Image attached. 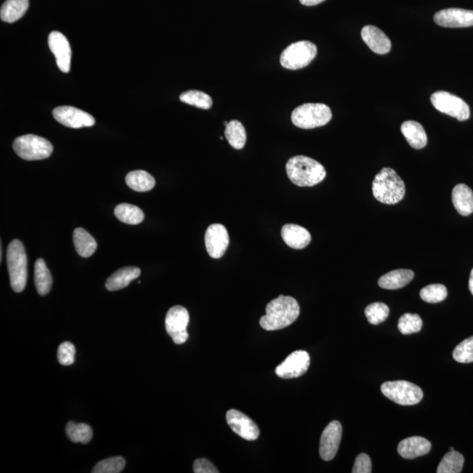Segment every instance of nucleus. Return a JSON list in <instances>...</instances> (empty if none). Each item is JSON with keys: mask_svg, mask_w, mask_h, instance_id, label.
<instances>
[{"mask_svg": "<svg viewBox=\"0 0 473 473\" xmlns=\"http://www.w3.org/2000/svg\"><path fill=\"white\" fill-rule=\"evenodd\" d=\"M141 271L136 267H127L116 271L108 278L105 287L109 291H117L127 287L132 280L140 277Z\"/></svg>", "mask_w": 473, "mask_h": 473, "instance_id": "obj_22", "label": "nucleus"}, {"mask_svg": "<svg viewBox=\"0 0 473 473\" xmlns=\"http://www.w3.org/2000/svg\"><path fill=\"white\" fill-rule=\"evenodd\" d=\"M125 461L122 456H114L98 462L92 469L93 473H120L123 471Z\"/></svg>", "mask_w": 473, "mask_h": 473, "instance_id": "obj_37", "label": "nucleus"}, {"mask_svg": "<svg viewBox=\"0 0 473 473\" xmlns=\"http://www.w3.org/2000/svg\"><path fill=\"white\" fill-rule=\"evenodd\" d=\"M353 473H371L372 462L370 456L366 453H362L355 459L354 463Z\"/></svg>", "mask_w": 473, "mask_h": 473, "instance_id": "obj_40", "label": "nucleus"}, {"mask_svg": "<svg viewBox=\"0 0 473 473\" xmlns=\"http://www.w3.org/2000/svg\"><path fill=\"white\" fill-rule=\"evenodd\" d=\"M194 472L196 473H218L220 471L206 458L197 459L194 462Z\"/></svg>", "mask_w": 473, "mask_h": 473, "instance_id": "obj_41", "label": "nucleus"}, {"mask_svg": "<svg viewBox=\"0 0 473 473\" xmlns=\"http://www.w3.org/2000/svg\"><path fill=\"white\" fill-rule=\"evenodd\" d=\"M190 323V314L183 306H174L168 310L165 326L166 330L177 345H183L188 339L187 327Z\"/></svg>", "mask_w": 473, "mask_h": 473, "instance_id": "obj_10", "label": "nucleus"}, {"mask_svg": "<svg viewBox=\"0 0 473 473\" xmlns=\"http://www.w3.org/2000/svg\"><path fill=\"white\" fill-rule=\"evenodd\" d=\"M325 0H300L301 4L306 6H313L321 4Z\"/></svg>", "mask_w": 473, "mask_h": 473, "instance_id": "obj_42", "label": "nucleus"}, {"mask_svg": "<svg viewBox=\"0 0 473 473\" xmlns=\"http://www.w3.org/2000/svg\"><path fill=\"white\" fill-rule=\"evenodd\" d=\"M465 458L461 453L449 451L443 456L438 465V473H459L464 467Z\"/></svg>", "mask_w": 473, "mask_h": 473, "instance_id": "obj_31", "label": "nucleus"}, {"mask_svg": "<svg viewBox=\"0 0 473 473\" xmlns=\"http://www.w3.org/2000/svg\"><path fill=\"white\" fill-rule=\"evenodd\" d=\"M469 289L471 291V293L473 294V269L471 272V276H470V279H469Z\"/></svg>", "mask_w": 473, "mask_h": 473, "instance_id": "obj_43", "label": "nucleus"}, {"mask_svg": "<svg viewBox=\"0 0 473 473\" xmlns=\"http://www.w3.org/2000/svg\"><path fill=\"white\" fill-rule=\"evenodd\" d=\"M75 348L71 342H64L58 347L57 359L62 366H71L75 362Z\"/></svg>", "mask_w": 473, "mask_h": 473, "instance_id": "obj_39", "label": "nucleus"}, {"mask_svg": "<svg viewBox=\"0 0 473 473\" xmlns=\"http://www.w3.org/2000/svg\"><path fill=\"white\" fill-rule=\"evenodd\" d=\"M299 315L297 301L291 296H280L267 304L266 315L261 317L260 324L266 330H282L296 322Z\"/></svg>", "mask_w": 473, "mask_h": 473, "instance_id": "obj_1", "label": "nucleus"}, {"mask_svg": "<svg viewBox=\"0 0 473 473\" xmlns=\"http://www.w3.org/2000/svg\"><path fill=\"white\" fill-rule=\"evenodd\" d=\"M434 21L443 28H469L473 26V11L459 8L443 9L436 13Z\"/></svg>", "mask_w": 473, "mask_h": 473, "instance_id": "obj_17", "label": "nucleus"}, {"mask_svg": "<svg viewBox=\"0 0 473 473\" xmlns=\"http://www.w3.org/2000/svg\"><path fill=\"white\" fill-rule=\"evenodd\" d=\"M380 389L386 398L402 406L418 404L423 398L422 389L406 380L383 383Z\"/></svg>", "mask_w": 473, "mask_h": 473, "instance_id": "obj_7", "label": "nucleus"}, {"mask_svg": "<svg viewBox=\"0 0 473 473\" xmlns=\"http://www.w3.org/2000/svg\"><path fill=\"white\" fill-rule=\"evenodd\" d=\"M125 183L132 190L138 192L150 191L155 186L154 178L143 170H135L128 173L125 177Z\"/></svg>", "mask_w": 473, "mask_h": 473, "instance_id": "obj_27", "label": "nucleus"}, {"mask_svg": "<svg viewBox=\"0 0 473 473\" xmlns=\"http://www.w3.org/2000/svg\"><path fill=\"white\" fill-rule=\"evenodd\" d=\"M448 291L443 284H431L420 291V296L426 303H438L447 297Z\"/></svg>", "mask_w": 473, "mask_h": 473, "instance_id": "obj_34", "label": "nucleus"}, {"mask_svg": "<svg viewBox=\"0 0 473 473\" xmlns=\"http://www.w3.org/2000/svg\"><path fill=\"white\" fill-rule=\"evenodd\" d=\"M53 116L59 123L69 128L91 127L95 118L91 114L73 107H59L53 111Z\"/></svg>", "mask_w": 473, "mask_h": 473, "instance_id": "obj_13", "label": "nucleus"}, {"mask_svg": "<svg viewBox=\"0 0 473 473\" xmlns=\"http://www.w3.org/2000/svg\"><path fill=\"white\" fill-rule=\"evenodd\" d=\"M453 359L458 363H473V336L456 347L453 350Z\"/></svg>", "mask_w": 473, "mask_h": 473, "instance_id": "obj_38", "label": "nucleus"}, {"mask_svg": "<svg viewBox=\"0 0 473 473\" xmlns=\"http://www.w3.org/2000/svg\"><path fill=\"white\" fill-rule=\"evenodd\" d=\"M6 262L12 290L16 293L22 292L28 280V258L21 241L15 240L9 244Z\"/></svg>", "mask_w": 473, "mask_h": 473, "instance_id": "obj_4", "label": "nucleus"}, {"mask_svg": "<svg viewBox=\"0 0 473 473\" xmlns=\"http://www.w3.org/2000/svg\"><path fill=\"white\" fill-rule=\"evenodd\" d=\"M28 6V0H6L0 10V17L3 21L15 23L25 15Z\"/></svg>", "mask_w": 473, "mask_h": 473, "instance_id": "obj_25", "label": "nucleus"}, {"mask_svg": "<svg viewBox=\"0 0 473 473\" xmlns=\"http://www.w3.org/2000/svg\"><path fill=\"white\" fill-rule=\"evenodd\" d=\"M431 449V443L422 436H411L399 443L398 453L403 458L413 459L428 454Z\"/></svg>", "mask_w": 473, "mask_h": 473, "instance_id": "obj_19", "label": "nucleus"}, {"mask_svg": "<svg viewBox=\"0 0 473 473\" xmlns=\"http://www.w3.org/2000/svg\"><path fill=\"white\" fill-rule=\"evenodd\" d=\"M362 37L372 51L379 55H386L391 51L392 43L385 33L375 26H364Z\"/></svg>", "mask_w": 473, "mask_h": 473, "instance_id": "obj_18", "label": "nucleus"}, {"mask_svg": "<svg viewBox=\"0 0 473 473\" xmlns=\"http://www.w3.org/2000/svg\"><path fill=\"white\" fill-rule=\"evenodd\" d=\"M48 47L54 54L56 64L62 72L71 71V48L68 39L62 33L54 31L48 35Z\"/></svg>", "mask_w": 473, "mask_h": 473, "instance_id": "obj_16", "label": "nucleus"}, {"mask_svg": "<svg viewBox=\"0 0 473 473\" xmlns=\"http://www.w3.org/2000/svg\"><path fill=\"white\" fill-rule=\"evenodd\" d=\"M422 321L418 314L406 313L398 322V329L403 335L419 332L422 330Z\"/></svg>", "mask_w": 473, "mask_h": 473, "instance_id": "obj_35", "label": "nucleus"}, {"mask_svg": "<svg viewBox=\"0 0 473 473\" xmlns=\"http://www.w3.org/2000/svg\"><path fill=\"white\" fill-rule=\"evenodd\" d=\"M449 451H454V449H453L452 447H451V448H449Z\"/></svg>", "mask_w": 473, "mask_h": 473, "instance_id": "obj_44", "label": "nucleus"}, {"mask_svg": "<svg viewBox=\"0 0 473 473\" xmlns=\"http://www.w3.org/2000/svg\"><path fill=\"white\" fill-rule=\"evenodd\" d=\"M66 433L71 441L84 443V445L90 443L93 436V431L90 426L85 423H75V422L68 423L66 426Z\"/></svg>", "mask_w": 473, "mask_h": 473, "instance_id": "obj_32", "label": "nucleus"}, {"mask_svg": "<svg viewBox=\"0 0 473 473\" xmlns=\"http://www.w3.org/2000/svg\"><path fill=\"white\" fill-rule=\"evenodd\" d=\"M452 197L455 209L462 216H469L473 213V192L467 185H456L453 188Z\"/></svg>", "mask_w": 473, "mask_h": 473, "instance_id": "obj_21", "label": "nucleus"}, {"mask_svg": "<svg viewBox=\"0 0 473 473\" xmlns=\"http://www.w3.org/2000/svg\"><path fill=\"white\" fill-rule=\"evenodd\" d=\"M401 131L403 136L409 142L410 147L415 150H422L428 142L426 132L418 122L409 121L402 125Z\"/></svg>", "mask_w": 473, "mask_h": 473, "instance_id": "obj_23", "label": "nucleus"}, {"mask_svg": "<svg viewBox=\"0 0 473 473\" xmlns=\"http://www.w3.org/2000/svg\"><path fill=\"white\" fill-rule=\"evenodd\" d=\"M114 214L122 223L132 224V226L141 224L145 218L143 211L140 208L129 204H118L115 208Z\"/></svg>", "mask_w": 473, "mask_h": 473, "instance_id": "obj_29", "label": "nucleus"}, {"mask_svg": "<svg viewBox=\"0 0 473 473\" xmlns=\"http://www.w3.org/2000/svg\"><path fill=\"white\" fill-rule=\"evenodd\" d=\"M365 314L368 322L377 325L388 319L389 307L383 303H373L366 307Z\"/></svg>", "mask_w": 473, "mask_h": 473, "instance_id": "obj_36", "label": "nucleus"}, {"mask_svg": "<svg viewBox=\"0 0 473 473\" xmlns=\"http://www.w3.org/2000/svg\"><path fill=\"white\" fill-rule=\"evenodd\" d=\"M332 118V112L328 105L320 102H309L294 109L291 121L296 127L302 129H313L323 127Z\"/></svg>", "mask_w": 473, "mask_h": 473, "instance_id": "obj_5", "label": "nucleus"}, {"mask_svg": "<svg viewBox=\"0 0 473 473\" xmlns=\"http://www.w3.org/2000/svg\"><path fill=\"white\" fill-rule=\"evenodd\" d=\"M413 277H415V274L412 270H393L380 277L378 284L384 289H399L408 285Z\"/></svg>", "mask_w": 473, "mask_h": 473, "instance_id": "obj_24", "label": "nucleus"}, {"mask_svg": "<svg viewBox=\"0 0 473 473\" xmlns=\"http://www.w3.org/2000/svg\"><path fill=\"white\" fill-rule=\"evenodd\" d=\"M404 181L391 168H384L376 175L373 183V194L377 200L385 204H395L404 197Z\"/></svg>", "mask_w": 473, "mask_h": 473, "instance_id": "obj_3", "label": "nucleus"}, {"mask_svg": "<svg viewBox=\"0 0 473 473\" xmlns=\"http://www.w3.org/2000/svg\"><path fill=\"white\" fill-rule=\"evenodd\" d=\"M180 100L184 104L197 108L209 110L213 107V98L209 95L200 91H188L180 96Z\"/></svg>", "mask_w": 473, "mask_h": 473, "instance_id": "obj_33", "label": "nucleus"}, {"mask_svg": "<svg viewBox=\"0 0 473 473\" xmlns=\"http://www.w3.org/2000/svg\"><path fill=\"white\" fill-rule=\"evenodd\" d=\"M230 238L226 228L221 224H213L205 233V247L213 259H220L229 246Z\"/></svg>", "mask_w": 473, "mask_h": 473, "instance_id": "obj_12", "label": "nucleus"}, {"mask_svg": "<svg viewBox=\"0 0 473 473\" xmlns=\"http://www.w3.org/2000/svg\"><path fill=\"white\" fill-rule=\"evenodd\" d=\"M310 364V354L306 350H296L276 367V373L283 379L298 378L306 373Z\"/></svg>", "mask_w": 473, "mask_h": 473, "instance_id": "obj_11", "label": "nucleus"}, {"mask_svg": "<svg viewBox=\"0 0 473 473\" xmlns=\"http://www.w3.org/2000/svg\"><path fill=\"white\" fill-rule=\"evenodd\" d=\"M12 148L16 154L26 161L44 160L51 157L54 150L51 142L34 134L18 137Z\"/></svg>", "mask_w": 473, "mask_h": 473, "instance_id": "obj_6", "label": "nucleus"}, {"mask_svg": "<svg viewBox=\"0 0 473 473\" xmlns=\"http://www.w3.org/2000/svg\"><path fill=\"white\" fill-rule=\"evenodd\" d=\"M226 421L230 428L240 438L247 441H254L259 438L260 429L256 423L239 410H229L226 413Z\"/></svg>", "mask_w": 473, "mask_h": 473, "instance_id": "obj_15", "label": "nucleus"}, {"mask_svg": "<svg viewBox=\"0 0 473 473\" xmlns=\"http://www.w3.org/2000/svg\"><path fill=\"white\" fill-rule=\"evenodd\" d=\"M316 46L312 42H294L282 53L280 62L283 68L296 71L309 65L316 57Z\"/></svg>", "mask_w": 473, "mask_h": 473, "instance_id": "obj_8", "label": "nucleus"}, {"mask_svg": "<svg viewBox=\"0 0 473 473\" xmlns=\"http://www.w3.org/2000/svg\"><path fill=\"white\" fill-rule=\"evenodd\" d=\"M75 250L82 258L91 257L97 250L98 244L88 231L82 228H77L73 234Z\"/></svg>", "mask_w": 473, "mask_h": 473, "instance_id": "obj_26", "label": "nucleus"}, {"mask_svg": "<svg viewBox=\"0 0 473 473\" xmlns=\"http://www.w3.org/2000/svg\"><path fill=\"white\" fill-rule=\"evenodd\" d=\"M224 134H226L227 141L235 150H242L246 145V129L239 121H230L226 127Z\"/></svg>", "mask_w": 473, "mask_h": 473, "instance_id": "obj_30", "label": "nucleus"}, {"mask_svg": "<svg viewBox=\"0 0 473 473\" xmlns=\"http://www.w3.org/2000/svg\"><path fill=\"white\" fill-rule=\"evenodd\" d=\"M431 101L436 110L459 121H467L471 115L469 105L461 98L449 92L436 91L432 94Z\"/></svg>", "mask_w": 473, "mask_h": 473, "instance_id": "obj_9", "label": "nucleus"}, {"mask_svg": "<svg viewBox=\"0 0 473 473\" xmlns=\"http://www.w3.org/2000/svg\"><path fill=\"white\" fill-rule=\"evenodd\" d=\"M282 237L287 246L296 250L303 249L309 246L312 241L310 231L294 224H287L283 227Z\"/></svg>", "mask_w": 473, "mask_h": 473, "instance_id": "obj_20", "label": "nucleus"}, {"mask_svg": "<svg viewBox=\"0 0 473 473\" xmlns=\"http://www.w3.org/2000/svg\"><path fill=\"white\" fill-rule=\"evenodd\" d=\"M35 283L37 292L42 296L51 290L53 279L51 271L42 259H38L35 264Z\"/></svg>", "mask_w": 473, "mask_h": 473, "instance_id": "obj_28", "label": "nucleus"}, {"mask_svg": "<svg viewBox=\"0 0 473 473\" xmlns=\"http://www.w3.org/2000/svg\"><path fill=\"white\" fill-rule=\"evenodd\" d=\"M342 425L339 421L330 422L320 439L319 453L324 461H332L339 451L342 438Z\"/></svg>", "mask_w": 473, "mask_h": 473, "instance_id": "obj_14", "label": "nucleus"}, {"mask_svg": "<svg viewBox=\"0 0 473 473\" xmlns=\"http://www.w3.org/2000/svg\"><path fill=\"white\" fill-rule=\"evenodd\" d=\"M287 177L299 187H312L323 181L326 177L325 168L314 159L297 155L287 162Z\"/></svg>", "mask_w": 473, "mask_h": 473, "instance_id": "obj_2", "label": "nucleus"}]
</instances>
